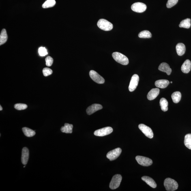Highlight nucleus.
<instances>
[{"label": "nucleus", "mask_w": 191, "mask_h": 191, "mask_svg": "<svg viewBox=\"0 0 191 191\" xmlns=\"http://www.w3.org/2000/svg\"><path fill=\"white\" fill-rule=\"evenodd\" d=\"M190 26L191 20L189 18L182 20L179 25L180 27L185 28V29H189Z\"/></svg>", "instance_id": "393cba45"}, {"label": "nucleus", "mask_w": 191, "mask_h": 191, "mask_svg": "<svg viewBox=\"0 0 191 191\" xmlns=\"http://www.w3.org/2000/svg\"><path fill=\"white\" fill-rule=\"evenodd\" d=\"M112 57L117 62L123 65H127L129 63L128 58L123 54L119 52H114L112 54Z\"/></svg>", "instance_id": "f03ea898"}, {"label": "nucleus", "mask_w": 191, "mask_h": 191, "mask_svg": "<svg viewBox=\"0 0 191 191\" xmlns=\"http://www.w3.org/2000/svg\"><path fill=\"white\" fill-rule=\"evenodd\" d=\"M138 37L140 38H151L152 35L149 31L145 30L140 32L138 34Z\"/></svg>", "instance_id": "cd10ccee"}, {"label": "nucleus", "mask_w": 191, "mask_h": 191, "mask_svg": "<svg viewBox=\"0 0 191 191\" xmlns=\"http://www.w3.org/2000/svg\"><path fill=\"white\" fill-rule=\"evenodd\" d=\"M147 6L145 4L140 3H135L132 5L131 8L134 12L142 13L145 12L147 9Z\"/></svg>", "instance_id": "1a4fd4ad"}, {"label": "nucleus", "mask_w": 191, "mask_h": 191, "mask_svg": "<svg viewBox=\"0 0 191 191\" xmlns=\"http://www.w3.org/2000/svg\"><path fill=\"white\" fill-rule=\"evenodd\" d=\"M73 125L68 123H65V126L61 129L62 132L66 134H71L73 132Z\"/></svg>", "instance_id": "aec40b11"}, {"label": "nucleus", "mask_w": 191, "mask_h": 191, "mask_svg": "<svg viewBox=\"0 0 191 191\" xmlns=\"http://www.w3.org/2000/svg\"><path fill=\"white\" fill-rule=\"evenodd\" d=\"M0 108H1V109H0V110H3V108L2 107H1V106H0Z\"/></svg>", "instance_id": "72a5a7b5"}, {"label": "nucleus", "mask_w": 191, "mask_h": 191, "mask_svg": "<svg viewBox=\"0 0 191 191\" xmlns=\"http://www.w3.org/2000/svg\"><path fill=\"white\" fill-rule=\"evenodd\" d=\"M97 25L100 29L104 31H109L113 29V24L104 19L99 20L97 22Z\"/></svg>", "instance_id": "7ed1b4c3"}, {"label": "nucleus", "mask_w": 191, "mask_h": 191, "mask_svg": "<svg viewBox=\"0 0 191 191\" xmlns=\"http://www.w3.org/2000/svg\"><path fill=\"white\" fill-rule=\"evenodd\" d=\"M46 65L48 67L51 66L53 63V59L49 56L46 59Z\"/></svg>", "instance_id": "473e14b6"}, {"label": "nucleus", "mask_w": 191, "mask_h": 191, "mask_svg": "<svg viewBox=\"0 0 191 191\" xmlns=\"http://www.w3.org/2000/svg\"><path fill=\"white\" fill-rule=\"evenodd\" d=\"M122 152L120 148H118L109 151L107 154V157L110 161H113L117 159L121 154Z\"/></svg>", "instance_id": "6e6552de"}, {"label": "nucleus", "mask_w": 191, "mask_h": 191, "mask_svg": "<svg viewBox=\"0 0 191 191\" xmlns=\"http://www.w3.org/2000/svg\"><path fill=\"white\" fill-rule=\"evenodd\" d=\"M172 83V82H171V83Z\"/></svg>", "instance_id": "c9c22d12"}, {"label": "nucleus", "mask_w": 191, "mask_h": 191, "mask_svg": "<svg viewBox=\"0 0 191 191\" xmlns=\"http://www.w3.org/2000/svg\"><path fill=\"white\" fill-rule=\"evenodd\" d=\"M113 131V129L110 127H106L95 131V135L97 136L103 137L107 135Z\"/></svg>", "instance_id": "39448f33"}, {"label": "nucleus", "mask_w": 191, "mask_h": 191, "mask_svg": "<svg viewBox=\"0 0 191 191\" xmlns=\"http://www.w3.org/2000/svg\"><path fill=\"white\" fill-rule=\"evenodd\" d=\"M178 1L179 0H168L166 4L167 7L168 8H171L177 4Z\"/></svg>", "instance_id": "c756f323"}, {"label": "nucleus", "mask_w": 191, "mask_h": 191, "mask_svg": "<svg viewBox=\"0 0 191 191\" xmlns=\"http://www.w3.org/2000/svg\"><path fill=\"white\" fill-rule=\"evenodd\" d=\"M122 179L121 176L119 174L116 175L112 178L110 183L109 187L111 190H114L118 188Z\"/></svg>", "instance_id": "20e7f679"}, {"label": "nucleus", "mask_w": 191, "mask_h": 191, "mask_svg": "<svg viewBox=\"0 0 191 191\" xmlns=\"http://www.w3.org/2000/svg\"><path fill=\"white\" fill-rule=\"evenodd\" d=\"M25 166H24V168H25Z\"/></svg>", "instance_id": "f704fd0d"}, {"label": "nucleus", "mask_w": 191, "mask_h": 191, "mask_svg": "<svg viewBox=\"0 0 191 191\" xmlns=\"http://www.w3.org/2000/svg\"><path fill=\"white\" fill-rule=\"evenodd\" d=\"M7 39V31L5 29L1 31L0 35V45L4 44L6 43Z\"/></svg>", "instance_id": "412c9836"}, {"label": "nucleus", "mask_w": 191, "mask_h": 191, "mask_svg": "<svg viewBox=\"0 0 191 191\" xmlns=\"http://www.w3.org/2000/svg\"><path fill=\"white\" fill-rule=\"evenodd\" d=\"M52 71L49 68H45L43 69V73L45 76L50 75L52 73Z\"/></svg>", "instance_id": "2f4dec72"}, {"label": "nucleus", "mask_w": 191, "mask_h": 191, "mask_svg": "<svg viewBox=\"0 0 191 191\" xmlns=\"http://www.w3.org/2000/svg\"><path fill=\"white\" fill-rule=\"evenodd\" d=\"M139 81V77L138 75L134 74L132 77L129 85V91L132 92L137 87Z\"/></svg>", "instance_id": "9b49d317"}, {"label": "nucleus", "mask_w": 191, "mask_h": 191, "mask_svg": "<svg viewBox=\"0 0 191 191\" xmlns=\"http://www.w3.org/2000/svg\"><path fill=\"white\" fill-rule=\"evenodd\" d=\"M55 0H47L42 5L43 8H48L55 6L56 4Z\"/></svg>", "instance_id": "bb28decb"}, {"label": "nucleus", "mask_w": 191, "mask_h": 191, "mask_svg": "<svg viewBox=\"0 0 191 191\" xmlns=\"http://www.w3.org/2000/svg\"><path fill=\"white\" fill-rule=\"evenodd\" d=\"M176 50L178 55L181 56L184 55L186 50L185 45L182 43H179L176 46Z\"/></svg>", "instance_id": "6ab92c4d"}, {"label": "nucleus", "mask_w": 191, "mask_h": 191, "mask_svg": "<svg viewBox=\"0 0 191 191\" xmlns=\"http://www.w3.org/2000/svg\"><path fill=\"white\" fill-rule=\"evenodd\" d=\"M142 180L145 181L148 185L153 188H156L157 185L155 181L151 178L148 176H143L142 177Z\"/></svg>", "instance_id": "a211bd4d"}, {"label": "nucleus", "mask_w": 191, "mask_h": 191, "mask_svg": "<svg viewBox=\"0 0 191 191\" xmlns=\"http://www.w3.org/2000/svg\"><path fill=\"white\" fill-rule=\"evenodd\" d=\"M89 75L91 79L95 83L98 84H102L104 83V79L94 71H90Z\"/></svg>", "instance_id": "0eeeda50"}, {"label": "nucleus", "mask_w": 191, "mask_h": 191, "mask_svg": "<svg viewBox=\"0 0 191 191\" xmlns=\"http://www.w3.org/2000/svg\"><path fill=\"white\" fill-rule=\"evenodd\" d=\"M103 107L100 104H94L89 107L87 109V112L88 115H90L95 112L102 109Z\"/></svg>", "instance_id": "f8f14e48"}, {"label": "nucleus", "mask_w": 191, "mask_h": 191, "mask_svg": "<svg viewBox=\"0 0 191 191\" xmlns=\"http://www.w3.org/2000/svg\"><path fill=\"white\" fill-rule=\"evenodd\" d=\"M191 68V62L189 60H187L181 67V70L184 73H188Z\"/></svg>", "instance_id": "dca6fc26"}, {"label": "nucleus", "mask_w": 191, "mask_h": 191, "mask_svg": "<svg viewBox=\"0 0 191 191\" xmlns=\"http://www.w3.org/2000/svg\"><path fill=\"white\" fill-rule=\"evenodd\" d=\"M170 82L168 80L165 79H162L157 80L155 82V85L157 87L160 88H165L169 85Z\"/></svg>", "instance_id": "f3484780"}, {"label": "nucleus", "mask_w": 191, "mask_h": 191, "mask_svg": "<svg viewBox=\"0 0 191 191\" xmlns=\"http://www.w3.org/2000/svg\"><path fill=\"white\" fill-rule=\"evenodd\" d=\"M14 108L18 110H23L27 108V106L25 104H17L15 105Z\"/></svg>", "instance_id": "c85d7f7f"}, {"label": "nucleus", "mask_w": 191, "mask_h": 191, "mask_svg": "<svg viewBox=\"0 0 191 191\" xmlns=\"http://www.w3.org/2000/svg\"><path fill=\"white\" fill-rule=\"evenodd\" d=\"M160 93V90L158 88L153 89L149 92L147 95L148 100H154L158 96Z\"/></svg>", "instance_id": "2eb2a0df"}, {"label": "nucleus", "mask_w": 191, "mask_h": 191, "mask_svg": "<svg viewBox=\"0 0 191 191\" xmlns=\"http://www.w3.org/2000/svg\"><path fill=\"white\" fill-rule=\"evenodd\" d=\"M158 69L159 71L166 73L168 76L171 74L172 72V69L170 68L169 65L165 62L161 63L158 67Z\"/></svg>", "instance_id": "4468645a"}, {"label": "nucleus", "mask_w": 191, "mask_h": 191, "mask_svg": "<svg viewBox=\"0 0 191 191\" xmlns=\"http://www.w3.org/2000/svg\"><path fill=\"white\" fill-rule=\"evenodd\" d=\"M29 149L26 147H24L22 150L21 162L22 164L26 165L29 160Z\"/></svg>", "instance_id": "ddd939ff"}, {"label": "nucleus", "mask_w": 191, "mask_h": 191, "mask_svg": "<svg viewBox=\"0 0 191 191\" xmlns=\"http://www.w3.org/2000/svg\"><path fill=\"white\" fill-rule=\"evenodd\" d=\"M164 185L167 191H174L178 188L179 185L177 181L170 178L166 179L164 181Z\"/></svg>", "instance_id": "f257e3e1"}, {"label": "nucleus", "mask_w": 191, "mask_h": 191, "mask_svg": "<svg viewBox=\"0 0 191 191\" xmlns=\"http://www.w3.org/2000/svg\"><path fill=\"white\" fill-rule=\"evenodd\" d=\"M160 104L161 109L164 112L167 111L168 109V102L165 98H162L160 99Z\"/></svg>", "instance_id": "b1692460"}, {"label": "nucleus", "mask_w": 191, "mask_h": 191, "mask_svg": "<svg viewBox=\"0 0 191 191\" xmlns=\"http://www.w3.org/2000/svg\"><path fill=\"white\" fill-rule=\"evenodd\" d=\"M173 101L175 104L179 102L181 98V93L179 91H176L172 93L171 95Z\"/></svg>", "instance_id": "5701e85b"}, {"label": "nucleus", "mask_w": 191, "mask_h": 191, "mask_svg": "<svg viewBox=\"0 0 191 191\" xmlns=\"http://www.w3.org/2000/svg\"><path fill=\"white\" fill-rule=\"evenodd\" d=\"M136 159L138 164L144 166H149L153 164V161L151 159L147 157L141 156H137Z\"/></svg>", "instance_id": "423d86ee"}, {"label": "nucleus", "mask_w": 191, "mask_h": 191, "mask_svg": "<svg viewBox=\"0 0 191 191\" xmlns=\"http://www.w3.org/2000/svg\"><path fill=\"white\" fill-rule=\"evenodd\" d=\"M22 130L24 134L27 137H32L34 136L35 134V132L34 131L28 128L27 127H23L22 129Z\"/></svg>", "instance_id": "4be33fe9"}, {"label": "nucleus", "mask_w": 191, "mask_h": 191, "mask_svg": "<svg viewBox=\"0 0 191 191\" xmlns=\"http://www.w3.org/2000/svg\"><path fill=\"white\" fill-rule=\"evenodd\" d=\"M38 52L39 55L41 57H44V56H46L48 54L46 48L44 47H41L39 48Z\"/></svg>", "instance_id": "7c9ffc66"}, {"label": "nucleus", "mask_w": 191, "mask_h": 191, "mask_svg": "<svg viewBox=\"0 0 191 191\" xmlns=\"http://www.w3.org/2000/svg\"><path fill=\"white\" fill-rule=\"evenodd\" d=\"M184 145L188 148L191 150V134H188L185 136Z\"/></svg>", "instance_id": "a878e982"}, {"label": "nucleus", "mask_w": 191, "mask_h": 191, "mask_svg": "<svg viewBox=\"0 0 191 191\" xmlns=\"http://www.w3.org/2000/svg\"><path fill=\"white\" fill-rule=\"evenodd\" d=\"M139 129L147 137L152 138L153 137V133L152 130L148 126L144 124H140L138 126Z\"/></svg>", "instance_id": "9d476101"}]
</instances>
